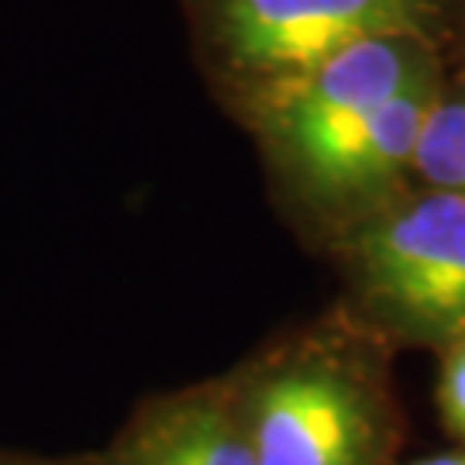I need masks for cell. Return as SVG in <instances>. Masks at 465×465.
Here are the masks:
<instances>
[{
    "mask_svg": "<svg viewBox=\"0 0 465 465\" xmlns=\"http://www.w3.org/2000/svg\"><path fill=\"white\" fill-rule=\"evenodd\" d=\"M207 59L249 104L380 38L441 42L449 0H190Z\"/></svg>",
    "mask_w": 465,
    "mask_h": 465,
    "instance_id": "cell-3",
    "label": "cell"
},
{
    "mask_svg": "<svg viewBox=\"0 0 465 465\" xmlns=\"http://www.w3.org/2000/svg\"><path fill=\"white\" fill-rule=\"evenodd\" d=\"M438 411L445 431L465 445V338L441 349V376H438Z\"/></svg>",
    "mask_w": 465,
    "mask_h": 465,
    "instance_id": "cell-7",
    "label": "cell"
},
{
    "mask_svg": "<svg viewBox=\"0 0 465 465\" xmlns=\"http://www.w3.org/2000/svg\"><path fill=\"white\" fill-rule=\"evenodd\" d=\"M0 465H42V462H7V459H0Z\"/></svg>",
    "mask_w": 465,
    "mask_h": 465,
    "instance_id": "cell-9",
    "label": "cell"
},
{
    "mask_svg": "<svg viewBox=\"0 0 465 465\" xmlns=\"http://www.w3.org/2000/svg\"><path fill=\"white\" fill-rule=\"evenodd\" d=\"M441 69L438 42L428 38H380L355 45L252 100L259 134L293 186L314 203L321 186L366 138L382 107Z\"/></svg>",
    "mask_w": 465,
    "mask_h": 465,
    "instance_id": "cell-4",
    "label": "cell"
},
{
    "mask_svg": "<svg viewBox=\"0 0 465 465\" xmlns=\"http://www.w3.org/2000/svg\"><path fill=\"white\" fill-rule=\"evenodd\" d=\"M104 465H259L238 414L234 382H203L152 400Z\"/></svg>",
    "mask_w": 465,
    "mask_h": 465,
    "instance_id": "cell-5",
    "label": "cell"
},
{
    "mask_svg": "<svg viewBox=\"0 0 465 465\" xmlns=\"http://www.w3.org/2000/svg\"><path fill=\"white\" fill-rule=\"evenodd\" d=\"M345 276L372 328L449 349L465 338V200L420 190L351 221Z\"/></svg>",
    "mask_w": 465,
    "mask_h": 465,
    "instance_id": "cell-2",
    "label": "cell"
},
{
    "mask_svg": "<svg viewBox=\"0 0 465 465\" xmlns=\"http://www.w3.org/2000/svg\"><path fill=\"white\" fill-rule=\"evenodd\" d=\"M232 382L259 465L390 462L397 407L362 338L303 334Z\"/></svg>",
    "mask_w": 465,
    "mask_h": 465,
    "instance_id": "cell-1",
    "label": "cell"
},
{
    "mask_svg": "<svg viewBox=\"0 0 465 465\" xmlns=\"http://www.w3.org/2000/svg\"><path fill=\"white\" fill-rule=\"evenodd\" d=\"M411 465H465V445L451 451H438V455H424V459H417Z\"/></svg>",
    "mask_w": 465,
    "mask_h": 465,
    "instance_id": "cell-8",
    "label": "cell"
},
{
    "mask_svg": "<svg viewBox=\"0 0 465 465\" xmlns=\"http://www.w3.org/2000/svg\"><path fill=\"white\" fill-rule=\"evenodd\" d=\"M414 176L424 190H441L465 200V80L445 84L434 97V107L417 142Z\"/></svg>",
    "mask_w": 465,
    "mask_h": 465,
    "instance_id": "cell-6",
    "label": "cell"
}]
</instances>
